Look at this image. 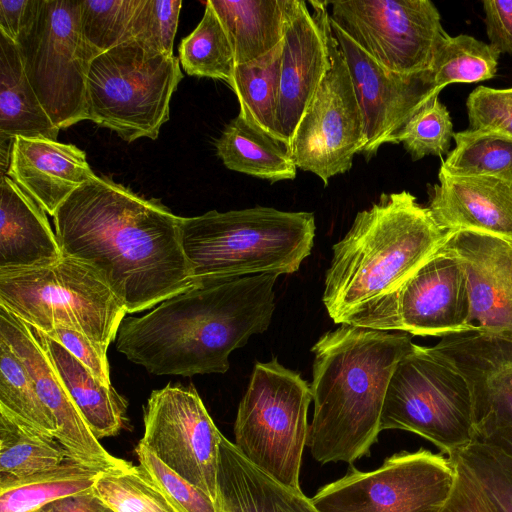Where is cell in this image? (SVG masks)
<instances>
[{
  "instance_id": "obj_1",
  "label": "cell",
  "mask_w": 512,
  "mask_h": 512,
  "mask_svg": "<svg viewBox=\"0 0 512 512\" xmlns=\"http://www.w3.org/2000/svg\"><path fill=\"white\" fill-rule=\"evenodd\" d=\"M52 218L63 255L92 267L127 314L195 285L181 245V217L159 200L95 175Z\"/></svg>"
},
{
  "instance_id": "obj_2",
  "label": "cell",
  "mask_w": 512,
  "mask_h": 512,
  "mask_svg": "<svg viewBox=\"0 0 512 512\" xmlns=\"http://www.w3.org/2000/svg\"><path fill=\"white\" fill-rule=\"evenodd\" d=\"M278 276L264 273L196 284L143 316L125 317L116 349L155 375L223 374L232 351L268 329Z\"/></svg>"
},
{
  "instance_id": "obj_3",
  "label": "cell",
  "mask_w": 512,
  "mask_h": 512,
  "mask_svg": "<svg viewBox=\"0 0 512 512\" xmlns=\"http://www.w3.org/2000/svg\"><path fill=\"white\" fill-rule=\"evenodd\" d=\"M451 233L410 192L383 193L332 247L322 297L330 318L391 331L398 292Z\"/></svg>"
},
{
  "instance_id": "obj_4",
  "label": "cell",
  "mask_w": 512,
  "mask_h": 512,
  "mask_svg": "<svg viewBox=\"0 0 512 512\" xmlns=\"http://www.w3.org/2000/svg\"><path fill=\"white\" fill-rule=\"evenodd\" d=\"M414 344L406 332L342 324L313 345L307 445L317 462L352 465L370 454L391 376Z\"/></svg>"
},
{
  "instance_id": "obj_5",
  "label": "cell",
  "mask_w": 512,
  "mask_h": 512,
  "mask_svg": "<svg viewBox=\"0 0 512 512\" xmlns=\"http://www.w3.org/2000/svg\"><path fill=\"white\" fill-rule=\"evenodd\" d=\"M311 212L256 206L181 217L180 238L194 284L257 274H291L314 245Z\"/></svg>"
},
{
  "instance_id": "obj_6",
  "label": "cell",
  "mask_w": 512,
  "mask_h": 512,
  "mask_svg": "<svg viewBox=\"0 0 512 512\" xmlns=\"http://www.w3.org/2000/svg\"><path fill=\"white\" fill-rule=\"evenodd\" d=\"M0 306L43 333L73 329L106 351L127 314L92 267L64 255L47 266L0 271Z\"/></svg>"
},
{
  "instance_id": "obj_7",
  "label": "cell",
  "mask_w": 512,
  "mask_h": 512,
  "mask_svg": "<svg viewBox=\"0 0 512 512\" xmlns=\"http://www.w3.org/2000/svg\"><path fill=\"white\" fill-rule=\"evenodd\" d=\"M183 78L179 58L136 40L95 57L86 83V115L124 141L156 139L170 118V101Z\"/></svg>"
},
{
  "instance_id": "obj_8",
  "label": "cell",
  "mask_w": 512,
  "mask_h": 512,
  "mask_svg": "<svg viewBox=\"0 0 512 512\" xmlns=\"http://www.w3.org/2000/svg\"><path fill=\"white\" fill-rule=\"evenodd\" d=\"M311 385L276 357L256 362L234 423L235 446L282 485L300 490Z\"/></svg>"
},
{
  "instance_id": "obj_9",
  "label": "cell",
  "mask_w": 512,
  "mask_h": 512,
  "mask_svg": "<svg viewBox=\"0 0 512 512\" xmlns=\"http://www.w3.org/2000/svg\"><path fill=\"white\" fill-rule=\"evenodd\" d=\"M380 429L417 434L454 456L476 438L467 381L427 347L414 344L391 376Z\"/></svg>"
},
{
  "instance_id": "obj_10",
  "label": "cell",
  "mask_w": 512,
  "mask_h": 512,
  "mask_svg": "<svg viewBox=\"0 0 512 512\" xmlns=\"http://www.w3.org/2000/svg\"><path fill=\"white\" fill-rule=\"evenodd\" d=\"M27 78L59 128L87 120L86 83L94 56L80 27V1L41 0L17 44Z\"/></svg>"
},
{
  "instance_id": "obj_11",
  "label": "cell",
  "mask_w": 512,
  "mask_h": 512,
  "mask_svg": "<svg viewBox=\"0 0 512 512\" xmlns=\"http://www.w3.org/2000/svg\"><path fill=\"white\" fill-rule=\"evenodd\" d=\"M455 477L450 457L420 448L394 453L372 471L350 465L310 499L319 512H438Z\"/></svg>"
},
{
  "instance_id": "obj_12",
  "label": "cell",
  "mask_w": 512,
  "mask_h": 512,
  "mask_svg": "<svg viewBox=\"0 0 512 512\" xmlns=\"http://www.w3.org/2000/svg\"><path fill=\"white\" fill-rule=\"evenodd\" d=\"M331 22L382 68L429 70L448 34L430 0L329 1Z\"/></svg>"
},
{
  "instance_id": "obj_13",
  "label": "cell",
  "mask_w": 512,
  "mask_h": 512,
  "mask_svg": "<svg viewBox=\"0 0 512 512\" xmlns=\"http://www.w3.org/2000/svg\"><path fill=\"white\" fill-rule=\"evenodd\" d=\"M326 34L329 69L289 144L296 167L315 174L324 185L349 171L354 156L367 144L362 109L329 18Z\"/></svg>"
},
{
  "instance_id": "obj_14",
  "label": "cell",
  "mask_w": 512,
  "mask_h": 512,
  "mask_svg": "<svg viewBox=\"0 0 512 512\" xmlns=\"http://www.w3.org/2000/svg\"><path fill=\"white\" fill-rule=\"evenodd\" d=\"M139 445L217 500L218 430L194 386L167 384L152 391L143 408Z\"/></svg>"
},
{
  "instance_id": "obj_15",
  "label": "cell",
  "mask_w": 512,
  "mask_h": 512,
  "mask_svg": "<svg viewBox=\"0 0 512 512\" xmlns=\"http://www.w3.org/2000/svg\"><path fill=\"white\" fill-rule=\"evenodd\" d=\"M427 349L467 381L475 441L512 435V334L466 331L442 337Z\"/></svg>"
},
{
  "instance_id": "obj_16",
  "label": "cell",
  "mask_w": 512,
  "mask_h": 512,
  "mask_svg": "<svg viewBox=\"0 0 512 512\" xmlns=\"http://www.w3.org/2000/svg\"><path fill=\"white\" fill-rule=\"evenodd\" d=\"M330 19V18H329ZM354 84L366 129L363 154L368 161L395 136L426 103L439 96L430 69L400 74L388 71L373 61L330 20Z\"/></svg>"
},
{
  "instance_id": "obj_17",
  "label": "cell",
  "mask_w": 512,
  "mask_h": 512,
  "mask_svg": "<svg viewBox=\"0 0 512 512\" xmlns=\"http://www.w3.org/2000/svg\"><path fill=\"white\" fill-rule=\"evenodd\" d=\"M0 338L16 352L56 424L55 438L69 459L104 472L131 463L111 455L94 436L30 326L0 306Z\"/></svg>"
},
{
  "instance_id": "obj_18",
  "label": "cell",
  "mask_w": 512,
  "mask_h": 512,
  "mask_svg": "<svg viewBox=\"0 0 512 512\" xmlns=\"http://www.w3.org/2000/svg\"><path fill=\"white\" fill-rule=\"evenodd\" d=\"M295 0L282 39L277 127L288 146L329 66V1Z\"/></svg>"
},
{
  "instance_id": "obj_19",
  "label": "cell",
  "mask_w": 512,
  "mask_h": 512,
  "mask_svg": "<svg viewBox=\"0 0 512 512\" xmlns=\"http://www.w3.org/2000/svg\"><path fill=\"white\" fill-rule=\"evenodd\" d=\"M439 251L458 261L465 273L470 302L467 331L512 334V240L457 231Z\"/></svg>"
},
{
  "instance_id": "obj_20",
  "label": "cell",
  "mask_w": 512,
  "mask_h": 512,
  "mask_svg": "<svg viewBox=\"0 0 512 512\" xmlns=\"http://www.w3.org/2000/svg\"><path fill=\"white\" fill-rule=\"evenodd\" d=\"M467 280L454 258L438 251L397 294L391 331L445 337L468 330Z\"/></svg>"
},
{
  "instance_id": "obj_21",
  "label": "cell",
  "mask_w": 512,
  "mask_h": 512,
  "mask_svg": "<svg viewBox=\"0 0 512 512\" xmlns=\"http://www.w3.org/2000/svg\"><path fill=\"white\" fill-rule=\"evenodd\" d=\"M429 205L446 231H472L512 240V182L484 176H456L442 169Z\"/></svg>"
},
{
  "instance_id": "obj_22",
  "label": "cell",
  "mask_w": 512,
  "mask_h": 512,
  "mask_svg": "<svg viewBox=\"0 0 512 512\" xmlns=\"http://www.w3.org/2000/svg\"><path fill=\"white\" fill-rule=\"evenodd\" d=\"M7 176L53 216L62 203L95 174L85 152L73 144L16 137Z\"/></svg>"
},
{
  "instance_id": "obj_23",
  "label": "cell",
  "mask_w": 512,
  "mask_h": 512,
  "mask_svg": "<svg viewBox=\"0 0 512 512\" xmlns=\"http://www.w3.org/2000/svg\"><path fill=\"white\" fill-rule=\"evenodd\" d=\"M46 212L7 175L0 179V271L43 267L63 257Z\"/></svg>"
},
{
  "instance_id": "obj_24",
  "label": "cell",
  "mask_w": 512,
  "mask_h": 512,
  "mask_svg": "<svg viewBox=\"0 0 512 512\" xmlns=\"http://www.w3.org/2000/svg\"><path fill=\"white\" fill-rule=\"evenodd\" d=\"M218 512H319L302 490L280 484L222 436L217 474Z\"/></svg>"
},
{
  "instance_id": "obj_25",
  "label": "cell",
  "mask_w": 512,
  "mask_h": 512,
  "mask_svg": "<svg viewBox=\"0 0 512 512\" xmlns=\"http://www.w3.org/2000/svg\"><path fill=\"white\" fill-rule=\"evenodd\" d=\"M94 436L117 435L127 422V400L45 333L31 327Z\"/></svg>"
},
{
  "instance_id": "obj_26",
  "label": "cell",
  "mask_w": 512,
  "mask_h": 512,
  "mask_svg": "<svg viewBox=\"0 0 512 512\" xmlns=\"http://www.w3.org/2000/svg\"><path fill=\"white\" fill-rule=\"evenodd\" d=\"M229 39L235 66L281 43L295 0H208Z\"/></svg>"
},
{
  "instance_id": "obj_27",
  "label": "cell",
  "mask_w": 512,
  "mask_h": 512,
  "mask_svg": "<svg viewBox=\"0 0 512 512\" xmlns=\"http://www.w3.org/2000/svg\"><path fill=\"white\" fill-rule=\"evenodd\" d=\"M59 130L27 78L17 44L0 33V139L57 140Z\"/></svg>"
},
{
  "instance_id": "obj_28",
  "label": "cell",
  "mask_w": 512,
  "mask_h": 512,
  "mask_svg": "<svg viewBox=\"0 0 512 512\" xmlns=\"http://www.w3.org/2000/svg\"><path fill=\"white\" fill-rule=\"evenodd\" d=\"M218 157L232 171L275 183L292 180L297 167L289 146L248 123L239 114L215 142Z\"/></svg>"
},
{
  "instance_id": "obj_29",
  "label": "cell",
  "mask_w": 512,
  "mask_h": 512,
  "mask_svg": "<svg viewBox=\"0 0 512 512\" xmlns=\"http://www.w3.org/2000/svg\"><path fill=\"white\" fill-rule=\"evenodd\" d=\"M67 459L54 436L0 407V487L53 469Z\"/></svg>"
},
{
  "instance_id": "obj_30",
  "label": "cell",
  "mask_w": 512,
  "mask_h": 512,
  "mask_svg": "<svg viewBox=\"0 0 512 512\" xmlns=\"http://www.w3.org/2000/svg\"><path fill=\"white\" fill-rule=\"evenodd\" d=\"M282 41L262 57L234 68L229 86L248 123L282 141L277 127Z\"/></svg>"
},
{
  "instance_id": "obj_31",
  "label": "cell",
  "mask_w": 512,
  "mask_h": 512,
  "mask_svg": "<svg viewBox=\"0 0 512 512\" xmlns=\"http://www.w3.org/2000/svg\"><path fill=\"white\" fill-rule=\"evenodd\" d=\"M104 471L67 459L0 487V512H32L52 501L91 492Z\"/></svg>"
},
{
  "instance_id": "obj_32",
  "label": "cell",
  "mask_w": 512,
  "mask_h": 512,
  "mask_svg": "<svg viewBox=\"0 0 512 512\" xmlns=\"http://www.w3.org/2000/svg\"><path fill=\"white\" fill-rule=\"evenodd\" d=\"M178 52L179 62L188 75L230 83L235 68L233 51L209 1L201 21L182 39Z\"/></svg>"
},
{
  "instance_id": "obj_33",
  "label": "cell",
  "mask_w": 512,
  "mask_h": 512,
  "mask_svg": "<svg viewBox=\"0 0 512 512\" xmlns=\"http://www.w3.org/2000/svg\"><path fill=\"white\" fill-rule=\"evenodd\" d=\"M500 55L489 44L470 35L447 34L430 67L433 82L442 91L452 83H476L492 79L497 73Z\"/></svg>"
},
{
  "instance_id": "obj_34",
  "label": "cell",
  "mask_w": 512,
  "mask_h": 512,
  "mask_svg": "<svg viewBox=\"0 0 512 512\" xmlns=\"http://www.w3.org/2000/svg\"><path fill=\"white\" fill-rule=\"evenodd\" d=\"M455 148L440 169L456 176L494 177L512 182V140L470 129L454 133Z\"/></svg>"
},
{
  "instance_id": "obj_35",
  "label": "cell",
  "mask_w": 512,
  "mask_h": 512,
  "mask_svg": "<svg viewBox=\"0 0 512 512\" xmlns=\"http://www.w3.org/2000/svg\"><path fill=\"white\" fill-rule=\"evenodd\" d=\"M92 492L113 512H179L140 464L103 472Z\"/></svg>"
},
{
  "instance_id": "obj_36",
  "label": "cell",
  "mask_w": 512,
  "mask_h": 512,
  "mask_svg": "<svg viewBox=\"0 0 512 512\" xmlns=\"http://www.w3.org/2000/svg\"><path fill=\"white\" fill-rule=\"evenodd\" d=\"M0 407L37 429L55 435L53 415L40 399L21 359L3 338H0Z\"/></svg>"
},
{
  "instance_id": "obj_37",
  "label": "cell",
  "mask_w": 512,
  "mask_h": 512,
  "mask_svg": "<svg viewBox=\"0 0 512 512\" xmlns=\"http://www.w3.org/2000/svg\"><path fill=\"white\" fill-rule=\"evenodd\" d=\"M141 0L80 1L82 36L94 58L133 40V23Z\"/></svg>"
},
{
  "instance_id": "obj_38",
  "label": "cell",
  "mask_w": 512,
  "mask_h": 512,
  "mask_svg": "<svg viewBox=\"0 0 512 512\" xmlns=\"http://www.w3.org/2000/svg\"><path fill=\"white\" fill-rule=\"evenodd\" d=\"M453 135L450 113L437 96L408 120L393 144L402 143L412 160L417 161L428 155H448Z\"/></svg>"
},
{
  "instance_id": "obj_39",
  "label": "cell",
  "mask_w": 512,
  "mask_h": 512,
  "mask_svg": "<svg viewBox=\"0 0 512 512\" xmlns=\"http://www.w3.org/2000/svg\"><path fill=\"white\" fill-rule=\"evenodd\" d=\"M452 457L466 466L501 512H512V470L493 448L474 441Z\"/></svg>"
},
{
  "instance_id": "obj_40",
  "label": "cell",
  "mask_w": 512,
  "mask_h": 512,
  "mask_svg": "<svg viewBox=\"0 0 512 512\" xmlns=\"http://www.w3.org/2000/svg\"><path fill=\"white\" fill-rule=\"evenodd\" d=\"M181 7V0H141L133 23V40L172 56Z\"/></svg>"
},
{
  "instance_id": "obj_41",
  "label": "cell",
  "mask_w": 512,
  "mask_h": 512,
  "mask_svg": "<svg viewBox=\"0 0 512 512\" xmlns=\"http://www.w3.org/2000/svg\"><path fill=\"white\" fill-rule=\"evenodd\" d=\"M139 464L148 472L179 512H218L216 502L171 470L152 452L139 444L135 448Z\"/></svg>"
},
{
  "instance_id": "obj_42",
  "label": "cell",
  "mask_w": 512,
  "mask_h": 512,
  "mask_svg": "<svg viewBox=\"0 0 512 512\" xmlns=\"http://www.w3.org/2000/svg\"><path fill=\"white\" fill-rule=\"evenodd\" d=\"M466 108L468 129L512 140V87L478 86L469 94Z\"/></svg>"
},
{
  "instance_id": "obj_43",
  "label": "cell",
  "mask_w": 512,
  "mask_h": 512,
  "mask_svg": "<svg viewBox=\"0 0 512 512\" xmlns=\"http://www.w3.org/2000/svg\"><path fill=\"white\" fill-rule=\"evenodd\" d=\"M452 490L438 512H501L466 466L456 457Z\"/></svg>"
},
{
  "instance_id": "obj_44",
  "label": "cell",
  "mask_w": 512,
  "mask_h": 512,
  "mask_svg": "<svg viewBox=\"0 0 512 512\" xmlns=\"http://www.w3.org/2000/svg\"><path fill=\"white\" fill-rule=\"evenodd\" d=\"M47 336L62 345L84 364L102 383L112 385L107 351L85 334L68 328H55Z\"/></svg>"
},
{
  "instance_id": "obj_45",
  "label": "cell",
  "mask_w": 512,
  "mask_h": 512,
  "mask_svg": "<svg viewBox=\"0 0 512 512\" xmlns=\"http://www.w3.org/2000/svg\"><path fill=\"white\" fill-rule=\"evenodd\" d=\"M41 0H0V33L18 44L31 29Z\"/></svg>"
},
{
  "instance_id": "obj_46",
  "label": "cell",
  "mask_w": 512,
  "mask_h": 512,
  "mask_svg": "<svg viewBox=\"0 0 512 512\" xmlns=\"http://www.w3.org/2000/svg\"><path fill=\"white\" fill-rule=\"evenodd\" d=\"M482 5L489 45L512 55V0H484Z\"/></svg>"
},
{
  "instance_id": "obj_47",
  "label": "cell",
  "mask_w": 512,
  "mask_h": 512,
  "mask_svg": "<svg viewBox=\"0 0 512 512\" xmlns=\"http://www.w3.org/2000/svg\"><path fill=\"white\" fill-rule=\"evenodd\" d=\"M105 510L106 507L91 491L52 501L32 512H104Z\"/></svg>"
},
{
  "instance_id": "obj_48",
  "label": "cell",
  "mask_w": 512,
  "mask_h": 512,
  "mask_svg": "<svg viewBox=\"0 0 512 512\" xmlns=\"http://www.w3.org/2000/svg\"><path fill=\"white\" fill-rule=\"evenodd\" d=\"M477 441L493 448L505 464L512 470V435H493Z\"/></svg>"
},
{
  "instance_id": "obj_49",
  "label": "cell",
  "mask_w": 512,
  "mask_h": 512,
  "mask_svg": "<svg viewBox=\"0 0 512 512\" xmlns=\"http://www.w3.org/2000/svg\"><path fill=\"white\" fill-rule=\"evenodd\" d=\"M104 512H113V511L106 508V510Z\"/></svg>"
}]
</instances>
